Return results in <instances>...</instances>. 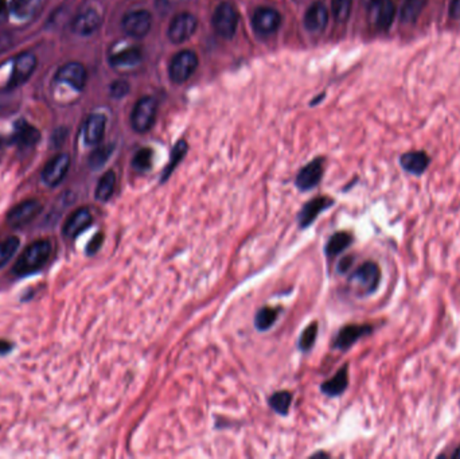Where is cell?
Masks as SVG:
<instances>
[{
	"mask_svg": "<svg viewBox=\"0 0 460 459\" xmlns=\"http://www.w3.org/2000/svg\"><path fill=\"white\" fill-rule=\"evenodd\" d=\"M4 143H6V141H4V139H3L1 136H0V150L3 148V146H4Z\"/></svg>",
	"mask_w": 460,
	"mask_h": 459,
	"instance_id": "cell-43",
	"label": "cell"
},
{
	"mask_svg": "<svg viewBox=\"0 0 460 459\" xmlns=\"http://www.w3.org/2000/svg\"><path fill=\"white\" fill-rule=\"evenodd\" d=\"M112 151H114V146H102V147L96 148L93 153H90L89 166L93 170L102 168L106 163V161L109 159Z\"/></svg>",
	"mask_w": 460,
	"mask_h": 459,
	"instance_id": "cell-34",
	"label": "cell"
},
{
	"mask_svg": "<svg viewBox=\"0 0 460 459\" xmlns=\"http://www.w3.org/2000/svg\"><path fill=\"white\" fill-rule=\"evenodd\" d=\"M42 6V0H13L11 10L15 16L21 19H28L38 13Z\"/></svg>",
	"mask_w": 460,
	"mask_h": 459,
	"instance_id": "cell-28",
	"label": "cell"
},
{
	"mask_svg": "<svg viewBox=\"0 0 460 459\" xmlns=\"http://www.w3.org/2000/svg\"><path fill=\"white\" fill-rule=\"evenodd\" d=\"M322 177H323V159L318 158L310 162L307 166L299 171L296 177V186L303 192L311 190L317 185H319Z\"/></svg>",
	"mask_w": 460,
	"mask_h": 459,
	"instance_id": "cell-17",
	"label": "cell"
},
{
	"mask_svg": "<svg viewBox=\"0 0 460 459\" xmlns=\"http://www.w3.org/2000/svg\"><path fill=\"white\" fill-rule=\"evenodd\" d=\"M21 245V240L16 236H10L0 242V268L4 267L16 254Z\"/></svg>",
	"mask_w": 460,
	"mask_h": 459,
	"instance_id": "cell-31",
	"label": "cell"
},
{
	"mask_svg": "<svg viewBox=\"0 0 460 459\" xmlns=\"http://www.w3.org/2000/svg\"><path fill=\"white\" fill-rule=\"evenodd\" d=\"M332 204H334V200L329 197H317V198L311 200L308 204L303 206V209L300 210V213L297 216L300 228L310 227L315 221V218L318 217L323 210L332 206Z\"/></svg>",
	"mask_w": 460,
	"mask_h": 459,
	"instance_id": "cell-18",
	"label": "cell"
},
{
	"mask_svg": "<svg viewBox=\"0 0 460 459\" xmlns=\"http://www.w3.org/2000/svg\"><path fill=\"white\" fill-rule=\"evenodd\" d=\"M347 385H349V367L344 365L332 379L322 384V392L332 397L342 395L347 389Z\"/></svg>",
	"mask_w": 460,
	"mask_h": 459,
	"instance_id": "cell-23",
	"label": "cell"
},
{
	"mask_svg": "<svg viewBox=\"0 0 460 459\" xmlns=\"http://www.w3.org/2000/svg\"><path fill=\"white\" fill-rule=\"evenodd\" d=\"M57 80L70 85L73 90H82L87 85V69L80 63H69L57 72Z\"/></svg>",
	"mask_w": 460,
	"mask_h": 459,
	"instance_id": "cell-14",
	"label": "cell"
},
{
	"mask_svg": "<svg viewBox=\"0 0 460 459\" xmlns=\"http://www.w3.org/2000/svg\"><path fill=\"white\" fill-rule=\"evenodd\" d=\"M449 15L454 19H460V0H451Z\"/></svg>",
	"mask_w": 460,
	"mask_h": 459,
	"instance_id": "cell-40",
	"label": "cell"
},
{
	"mask_svg": "<svg viewBox=\"0 0 460 459\" xmlns=\"http://www.w3.org/2000/svg\"><path fill=\"white\" fill-rule=\"evenodd\" d=\"M43 210V205L38 200H27L13 206L7 215V224L13 228H21L34 218L38 217Z\"/></svg>",
	"mask_w": 460,
	"mask_h": 459,
	"instance_id": "cell-9",
	"label": "cell"
},
{
	"mask_svg": "<svg viewBox=\"0 0 460 459\" xmlns=\"http://www.w3.org/2000/svg\"><path fill=\"white\" fill-rule=\"evenodd\" d=\"M40 134L38 129L28 124L26 120L21 119L15 123L13 134V143L18 144L22 148H27V147H33L38 143Z\"/></svg>",
	"mask_w": 460,
	"mask_h": 459,
	"instance_id": "cell-20",
	"label": "cell"
},
{
	"mask_svg": "<svg viewBox=\"0 0 460 459\" xmlns=\"http://www.w3.org/2000/svg\"><path fill=\"white\" fill-rule=\"evenodd\" d=\"M153 151L151 148H141L132 159V167L136 171H147L153 166Z\"/></svg>",
	"mask_w": 460,
	"mask_h": 459,
	"instance_id": "cell-33",
	"label": "cell"
},
{
	"mask_svg": "<svg viewBox=\"0 0 460 459\" xmlns=\"http://www.w3.org/2000/svg\"><path fill=\"white\" fill-rule=\"evenodd\" d=\"M429 156L424 151H410L400 158L401 167L412 176H422L429 166Z\"/></svg>",
	"mask_w": 460,
	"mask_h": 459,
	"instance_id": "cell-21",
	"label": "cell"
},
{
	"mask_svg": "<svg viewBox=\"0 0 460 459\" xmlns=\"http://www.w3.org/2000/svg\"><path fill=\"white\" fill-rule=\"evenodd\" d=\"M353 0H332V10L336 22L344 23L351 13Z\"/></svg>",
	"mask_w": 460,
	"mask_h": 459,
	"instance_id": "cell-35",
	"label": "cell"
},
{
	"mask_svg": "<svg viewBox=\"0 0 460 459\" xmlns=\"http://www.w3.org/2000/svg\"><path fill=\"white\" fill-rule=\"evenodd\" d=\"M102 242H104V234H102V232H99L88 244L87 254L89 256L97 254L100 251V248H102Z\"/></svg>",
	"mask_w": 460,
	"mask_h": 459,
	"instance_id": "cell-38",
	"label": "cell"
},
{
	"mask_svg": "<svg viewBox=\"0 0 460 459\" xmlns=\"http://www.w3.org/2000/svg\"><path fill=\"white\" fill-rule=\"evenodd\" d=\"M237 26H239V13L236 7L228 1L218 4L216 11L213 14V27L218 36L225 39L233 38Z\"/></svg>",
	"mask_w": 460,
	"mask_h": 459,
	"instance_id": "cell-2",
	"label": "cell"
},
{
	"mask_svg": "<svg viewBox=\"0 0 460 459\" xmlns=\"http://www.w3.org/2000/svg\"><path fill=\"white\" fill-rule=\"evenodd\" d=\"M115 186L116 174L112 170H109L102 176L100 180H99V183H97L96 193H94L96 200L100 201V202H106L115 192Z\"/></svg>",
	"mask_w": 460,
	"mask_h": 459,
	"instance_id": "cell-25",
	"label": "cell"
},
{
	"mask_svg": "<svg viewBox=\"0 0 460 459\" xmlns=\"http://www.w3.org/2000/svg\"><path fill=\"white\" fill-rule=\"evenodd\" d=\"M291 401H292V396H291V394L287 392V391H281V392H276V394L270 396L269 406L272 407V409L275 412H278L279 415H284L285 416L288 414Z\"/></svg>",
	"mask_w": 460,
	"mask_h": 459,
	"instance_id": "cell-32",
	"label": "cell"
},
{
	"mask_svg": "<svg viewBox=\"0 0 460 459\" xmlns=\"http://www.w3.org/2000/svg\"><path fill=\"white\" fill-rule=\"evenodd\" d=\"M187 150H189V146H187V143L185 141H179L174 146V148L171 151V155H170V162H168V165H167L165 171H163L162 182L167 180L168 177L172 174V171L177 168V166L180 163V161L183 159V156L187 153Z\"/></svg>",
	"mask_w": 460,
	"mask_h": 459,
	"instance_id": "cell-29",
	"label": "cell"
},
{
	"mask_svg": "<svg viewBox=\"0 0 460 459\" xmlns=\"http://www.w3.org/2000/svg\"><path fill=\"white\" fill-rule=\"evenodd\" d=\"M106 120L100 114L90 115L84 124V141L88 146H97L104 138Z\"/></svg>",
	"mask_w": 460,
	"mask_h": 459,
	"instance_id": "cell-22",
	"label": "cell"
},
{
	"mask_svg": "<svg viewBox=\"0 0 460 459\" xmlns=\"http://www.w3.org/2000/svg\"><path fill=\"white\" fill-rule=\"evenodd\" d=\"M102 26V16L93 9H87L76 15L72 22V30L77 36L88 37L99 30Z\"/></svg>",
	"mask_w": 460,
	"mask_h": 459,
	"instance_id": "cell-16",
	"label": "cell"
},
{
	"mask_svg": "<svg viewBox=\"0 0 460 459\" xmlns=\"http://www.w3.org/2000/svg\"><path fill=\"white\" fill-rule=\"evenodd\" d=\"M280 314V308H273V307H264L256 314L255 325L256 328L261 332L268 330L272 328V325L276 322V319Z\"/></svg>",
	"mask_w": 460,
	"mask_h": 459,
	"instance_id": "cell-30",
	"label": "cell"
},
{
	"mask_svg": "<svg viewBox=\"0 0 460 459\" xmlns=\"http://www.w3.org/2000/svg\"><path fill=\"white\" fill-rule=\"evenodd\" d=\"M280 23V14L273 9H269V7L257 9L253 14V18H252L253 28H255L256 33L260 36L273 34L279 28Z\"/></svg>",
	"mask_w": 460,
	"mask_h": 459,
	"instance_id": "cell-11",
	"label": "cell"
},
{
	"mask_svg": "<svg viewBox=\"0 0 460 459\" xmlns=\"http://www.w3.org/2000/svg\"><path fill=\"white\" fill-rule=\"evenodd\" d=\"M158 104L151 96H144L139 102L135 104L132 115H131V124L132 128L139 132L146 134L153 128L156 117Z\"/></svg>",
	"mask_w": 460,
	"mask_h": 459,
	"instance_id": "cell-3",
	"label": "cell"
},
{
	"mask_svg": "<svg viewBox=\"0 0 460 459\" xmlns=\"http://www.w3.org/2000/svg\"><path fill=\"white\" fill-rule=\"evenodd\" d=\"M129 92V85H128L127 81H123V80H117L115 81L112 85H111V94L115 97V99H121L124 97Z\"/></svg>",
	"mask_w": 460,
	"mask_h": 459,
	"instance_id": "cell-37",
	"label": "cell"
},
{
	"mask_svg": "<svg viewBox=\"0 0 460 459\" xmlns=\"http://www.w3.org/2000/svg\"><path fill=\"white\" fill-rule=\"evenodd\" d=\"M70 167V156L67 153H58L46 163L42 170V180L50 186L55 188L64 180Z\"/></svg>",
	"mask_w": 460,
	"mask_h": 459,
	"instance_id": "cell-10",
	"label": "cell"
},
{
	"mask_svg": "<svg viewBox=\"0 0 460 459\" xmlns=\"http://www.w3.org/2000/svg\"><path fill=\"white\" fill-rule=\"evenodd\" d=\"M371 16V23L378 30H388L396 16L395 4L390 0H362Z\"/></svg>",
	"mask_w": 460,
	"mask_h": 459,
	"instance_id": "cell-5",
	"label": "cell"
},
{
	"mask_svg": "<svg viewBox=\"0 0 460 459\" xmlns=\"http://www.w3.org/2000/svg\"><path fill=\"white\" fill-rule=\"evenodd\" d=\"M371 333H373V326L368 323L347 325L341 329V332L338 333L335 342H334V347H336L339 350H347L361 338L369 335Z\"/></svg>",
	"mask_w": 460,
	"mask_h": 459,
	"instance_id": "cell-13",
	"label": "cell"
},
{
	"mask_svg": "<svg viewBox=\"0 0 460 459\" xmlns=\"http://www.w3.org/2000/svg\"><path fill=\"white\" fill-rule=\"evenodd\" d=\"M93 216L88 207H80L75 210L65 221L62 234L67 239H75L80 233L89 228Z\"/></svg>",
	"mask_w": 460,
	"mask_h": 459,
	"instance_id": "cell-15",
	"label": "cell"
},
{
	"mask_svg": "<svg viewBox=\"0 0 460 459\" xmlns=\"http://www.w3.org/2000/svg\"><path fill=\"white\" fill-rule=\"evenodd\" d=\"M425 4H427V0H405L401 7V13H400L401 22L405 25L415 23L417 21V18L420 16Z\"/></svg>",
	"mask_w": 460,
	"mask_h": 459,
	"instance_id": "cell-27",
	"label": "cell"
},
{
	"mask_svg": "<svg viewBox=\"0 0 460 459\" xmlns=\"http://www.w3.org/2000/svg\"><path fill=\"white\" fill-rule=\"evenodd\" d=\"M317 335H318V323L312 322L311 325L307 326L305 332L302 333L300 340H299V347L305 352L310 350L317 341Z\"/></svg>",
	"mask_w": 460,
	"mask_h": 459,
	"instance_id": "cell-36",
	"label": "cell"
},
{
	"mask_svg": "<svg viewBox=\"0 0 460 459\" xmlns=\"http://www.w3.org/2000/svg\"><path fill=\"white\" fill-rule=\"evenodd\" d=\"M7 9H9V4H7V1H6V0H0V16L6 14Z\"/></svg>",
	"mask_w": 460,
	"mask_h": 459,
	"instance_id": "cell-42",
	"label": "cell"
},
{
	"mask_svg": "<svg viewBox=\"0 0 460 459\" xmlns=\"http://www.w3.org/2000/svg\"><path fill=\"white\" fill-rule=\"evenodd\" d=\"M351 242L353 236L349 232H336L335 234H332L326 245V254L330 257L339 255L351 245Z\"/></svg>",
	"mask_w": 460,
	"mask_h": 459,
	"instance_id": "cell-26",
	"label": "cell"
},
{
	"mask_svg": "<svg viewBox=\"0 0 460 459\" xmlns=\"http://www.w3.org/2000/svg\"><path fill=\"white\" fill-rule=\"evenodd\" d=\"M350 281L357 283L365 295L376 293L381 283V269L374 261H365L353 272Z\"/></svg>",
	"mask_w": 460,
	"mask_h": 459,
	"instance_id": "cell-6",
	"label": "cell"
},
{
	"mask_svg": "<svg viewBox=\"0 0 460 459\" xmlns=\"http://www.w3.org/2000/svg\"><path fill=\"white\" fill-rule=\"evenodd\" d=\"M197 66H198V57L194 51H179L170 64V69H168L170 78L177 84H182L194 75Z\"/></svg>",
	"mask_w": 460,
	"mask_h": 459,
	"instance_id": "cell-4",
	"label": "cell"
},
{
	"mask_svg": "<svg viewBox=\"0 0 460 459\" xmlns=\"http://www.w3.org/2000/svg\"><path fill=\"white\" fill-rule=\"evenodd\" d=\"M153 26V16L146 10H135L124 15L121 27L124 33L132 38H144Z\"/></svg>",
	"mask_w": 460,
	"mask_h": 459,
	"instance_id": "cell-7",
	"label": "cell"
},
{
	"mask_svg": "<svg viewBox=\"0 0 460 459\" xmlns=\"http://www.w3.org/2000/svg\"><path fill=\"white\" fill-rule=\"evenodd\" d=\"M198 27L197 18L190 13L178 14L168 26V39L172 43H183L192 37Z\"/></svg>",
	"mask_w": 460,
	"mask_h": 459,
	"instance_id": "cell-8",
	"label": "cell"
},
{
	"mask_svg": "<svg viewBox=\"0 0 460 459\" xmlns=\"http://www.w3.org/2000/svg\"><path fill=\"white\" fill-rule=\"evenodd\" d=\"M37 68V57L31 53H23L19 54L13 65V73L10 77V87L15 88L21 84L26 82L31 75L34 73Z\"/></svg>",
	"mask_w": 460,
	"mask_h": 459,
	"instance_id": "cell-12",
	"label": "cell"
},
{
	"mask_svg": "<svg viewBox=\"0 0 460 459\" xmlns=\"http://www.w3.org/2000/svg\"><path fill=\"white\" fill-rule=\"evenodd\" d=\"M13 350V344L6 341V340H0V356H6Z\"/></svg>",
	"mask_w": 460,
	"mask_h": 459,
	"instance_id": "cell-41",
	"label": "cell"
},
{
	"mask_svg": "<svg viewBox=\"0 0 460 459\" xmlns=\"http://www.w3.org/2000/svg\"><path fill=\"white\" fill-rule=\"evenodd\" d=\"M353 261H354V257H353V256H346V257H344V259L339 261V266H338L339 272H341V274H345V272H347L349 268L351 267Z\"/></svg>",
	"mask_w": 460,
	"mask_h": 459,
	"instance_id": "cell-39",
	"label": "cell"
},
{
	"mask_svg": "<svg viewBox=\"0 0 460 459\" xmlns=\"http://www.w3.org/2000/svg\"><path fill=\"white\" fill-rule=\"evenodd\" d=\"M143 60L141 51L136 48H128L124 50L117 51L111 55V65L114 68H133L141 64Z\"/></svg>",
	"mask_w": 460,
	"mask_h": 459,
	"instance_id": "cell-24",
	"label": "cell"
},
{
	"mask_svg": "<svg viewBox=\"0 0 460 459\" xmlns=\"http://www.w3.org/2000/svg\"><path fill=\"white\" fill-rule=\"evenodd\" d=\"M51 254L49 240H37L30 244L13 266V274L19 278L38 272L48 263Z\"/></svg>",
	"mask_w": 460,
	"mask_h": 459,
	"instance_id": "cell-1",
	"label": "cell"
},
{
	"mask_svg": "<svg viewBox=\"0 0 460 459\" xmlns=\"http://www.w3.org/2000/svg\"><path fill=\"white\" fill-rule=\"evenodd\" d=\"M329 22V13L323 3L315 1L308 7L305 15V27L310 33H322Z\"/></svg>",
	"mask_w": 460,
	"mask_h": 459,
	"instance_id": "cell-19",
	"label": "cell"
}]
</instances>
